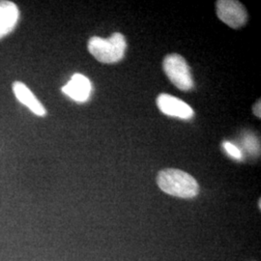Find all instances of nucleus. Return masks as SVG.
I'll return each mask as SVG.
<instances>
[{
    "label": "nucleus",
    "instance_id": "7",
    "mask_svg": "<svg viewBox=\"0 0 261 261\" xmlns=\"http://www.w3.org/2000/svg\"><path fill=\"white\" fill-rule=\"evenodd\" d=\"M12 88L19 103L24 105L34 114L38 116H45L47 114L46 109L23 83L15 82L12 85Z\"/></svg>",
    "mask_w": 261,
    "mask_h": 261
},
{
    "label": "nucleus",
    "instance_id": "5",
    "mask_svg": "<svg viewBox=\"0 0 261 261\" xmlns=\"http://www.w3.org/2000/svg\"><path fill=\"white\" fill-rule=\"evenodd\" d=\"M157 106L159 110L164 114L177 117L180 119L189 120L194 117V110L177 97L168 95V94H160L157 98Z\"/></svg>",
    "mask_w": 261,
    "mask_h": 261
},
{
    "label": "nucleus",
    "instance_id": "2",
    "mask_svg": "<svg viewBox=\"0 0 261 261\" xmlns=\"http://www.w3.org/2000/svg\"><path fill=\"white\" fill-rule=\"evenodd\" d=\"M87 47L89 53L100 62L112 64L121 61L127 49L125 36L115 32L108 39L94 36L89 39Z\"/></svg>",
    "mask_w": 261,
    "mask_h": 261
},
{
    "label": "nucleus",
    "instance_id": "3",
    "mask_svg": "<svg viewBox=\"0 0 261 261\" xmlns=\"http://www.w3.org/2000/svg\"><path fill=\"white\" fill-rule=\"evenodd\" d=\"M163 69L168 80L177 88L190 91L194 88V80L185 58L176 54L168 55L164 58Z\"/></svg>",
    "mask_w": 261,
    "mask_h": 261
},
{
    "label": "nucleus",
    "instance_id": "9",
    "mask_svg": "<svg viewBox=\"0 0 261 261\" xmlns=\"http://www.w3.org/2000/svg\"><path fill=\"white\" fill-rule=\"evenodd\" d=\"M223 146H224V150L226 151V153L230 157L236 159V160H241L242 159V152L240 151V149L236 145L232 144L231 142L224 141V143H223Z\"/></svg>",
    "mask_w": 261,
    "mask_h": 261
},
{
    "label": "nucleus",
    "instance_id": "8",
    "mask_svg": "<svg viewBox=\"0 0 261 261\" xmlns=\"http://www.w3.org/2000/svg\"><path fill=\"white\" fill-rule=\"evenodd\" d=\"M19 17V8L14 2L0 1V39L15 29Z\"/></svg>",
    "mask_w": 261,
    "mask_h": 261
},
{
    "label": "nucleus",
    "instance_id": "10",
    "mask_svg": "<svg viewBox=\"0 0 261 261\" xmlns=\"http://www.w3.org/2000/svg\"><path fill=\"white\" fill-rule=\"evenodd\" d=\"M261 105H260V100H258L256 103L253 106V113H254V115L256 116V117H258V118H260L261 117V111H260Z\"/></svg>",
    "mask_w": 261,
    "mask_h": 261
},
{
    "label": "nucleus",
    "instance_id": "1",
    "mask_svg": "<svg viewBox=\"0 0 261 261\" xmlns=\"http://www.w3.org/2000/svg\"><path fill=\"white\" fill-rule=\"evenodd\" d=\"M157 183L160 189L166 194L181 198H193L199 192L196 179L176 168H166L160 171Z\"/></svg>",
    "mask_w": 261,
    "mask_h": 261
},
{
    "label": "nucleus",
    "instance_id": "4",
    "mask_svg": "<svg viewBox=\"0 0 261 261\" xmlns=\"http://www.w3.org/2000/svg\"><path fill=\"white\" fill-rule=\"evenodd\" d=\"M217 16L229 28H239L248 20V13L241 2L236 0H219L216 3Z\"/></svg>",
    "mask_w": 261,
    "mask_h": 261
},
{
    "label": "nucleus",
    "instance_id": "6",
    "mask_svg": "<svg viewBox=\"0 0 261 261\" xmlns=\"http://www.w3.org/2000/svg\"><path fill=\"white\" fill-rule=\"evenodd\" d=\"M92 91L90 81L82 74H74L70 82L62 87V92L75 102L84 103L89 100Z\"/></svg>",
    "mask_w": 261,
    "mask_h": 261
}]
</instances>
